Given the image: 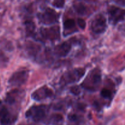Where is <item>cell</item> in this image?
Masks as SVG:
<instances>
[{
	"label": "cell",
	"instance_id": "cell-1",
	"mask_svg": "<svg viewBox=\"0 0 125 125\" xmlns=\"http://www.w3.org/2000/svg\"><path fill=\"white\" fill-rule=\"evenodd\" d=\"M101 72L98 68H95L88 74L81 87L90 92H95L98 89L101 83Z\"/></svg>",
	"mask_w": 125,
	"mask_h": 125
},
{
	"label": "cell",
	"instance_id": "cell-2",
	"mask_svg": "<svg viewBox=\"0 0 125 125\" xmlns=\"http://www.w3.org/2000/svg\"><path fill=\"white\" fill-rule=\"evenodd\" d=\"M85 70L83 68H77L65 72L62 76L60 80V84L63 86L76 83L84 76Z\"/></svg>",
	"mask_w": 125,
	"mask_h": 125
},
{
	"label": "cell",
	"instance_id": "cell-3",
	"mask_svg": "<svg viewBox=\"0 0 125 125\" xmlns=\"http://www.w3.org/2000/svg\"><path fill=\"white\" fill-rule=\"evenodd\" d=\"M48 106L46 105H38L31 107L26 112V117L31 118L34 122H39L43 120L46 117Z\"/></svg>",
	"mask_w": 125,
	"mask_h": 125
},
{
	"label": "cell",
	"instance_id": "cell-4",
	"mask_svg": "<svg viewBox=\"0 0 125 125\" xmlns=\"http://www.w3.org/2000/svg\"><path fill=\"white\" fill-rule=\"evenodd\" d=\"M37 18L40 23L46 25L54 24L59 19V14L52 9L48 7L43 12L37 14Z\"/></svg>",
	"mask_w": 125,
	"mask_h": 125
},
{
	"label": "cell",
	"instance_id": "cell-5",
	"mask_svg": "<svg viewBox=\"0 0 125 125\" xmlns=\"http://www.w3.org/2000/svg\"><path fill=\"white\" fill-rule=\"evenodd\" d=\"M29 71L26 69H21L12 74L8 81L10 87H20L27 82L29 77Z\"/></svg>",
	"mask_w": 125,
	"mask_h": 125
},
{
	"label": "cell",
	"instance_id": "cell-6",
	"mask_svg": "<svg viewBox=\"0 0 125 125\" xmlns=\"http://www.w3.org/2000/svg\"><path fill=\"white\" fill-rule=\"evenodd\" d=\"M107 28L106 18L103 14L99 13L96 15L90 24V29L93 33L95 34H100L104 32Z\"/></svg>",
	"mask_w": 125,
	"mask_h": 125
},
{
	"label": "cell",
	"instance_id": "cell-7",
	"mask_svg": "<svg viewBox=\"0 0 125 125\" xmlns=\"http://www.w3.org/2000/svg\"><path fill=\"white\" fill-rule=\"evenodd\" d=\"M40 34L42 37L50 41H56L61 37L60 28L58 26H54L50 28H41Z\"/></svg>",
	"mask_w": 125,
	"mask_h": 125
},
{
	"label": "cell",
	"instance_id": "cell-8",
	"mask_svg": "<svg viewBox=\"0 0 125 125\" xmlns=\"http://www.w3.org/2000/svg\"><path fill=\"white\" fill-rule=\"evenodd\" d=\"M108 14L109 22L113 24H117L119 22L124 21V9L114 6H110L108 8Z\"/></svg>",
	"mask_w": 125,
	"mask_h": 125
},
{
	"label": "cell",
	"instance_id": "cell-9",
	"mask_svg": "<svg viewBox=\"0 0 125 125\" xmlns=\"http://www.w3.org/2000/svg\"><path fill=\"white\" fill-rule=\"evenodd\" d=\"M52 95H53L52 90L48 87L43 86L35 90L32 94L31 98L35 101H41L51 98Z\"/></svg>",
	"mask_w": 125,
	"mask_h": 125
},
{
	"label": "cell",
	"instance_id": "cell-10",
	"mask_svg": "<svg viewBox=\"0 0 125 125\" xmlns=\"http://www.w3.org/2000/svg\"><path fill=\"white\" fill-rule=\"evenodd\" d=\"M24 91L20 89H13L7 94L5 101L8 104L15 105L20 103L24 97Z\"/></svg>",
	"mask_w": 125,
	"mask_h": 125
},
{
	"label": "cell",
	"instance_id": "cell-11",
	"mask_svg": "<svg viewBox=\"0 0 125 125\" xmlns=\"http://www.w3.org/2000/svg\"><path fill=\"white\" fill-rule=\"evenodd\" d=\"M15 116L10 112L9 110L4 106L1 104L0 101V124L1 125H9L14 120Z\"/></svg>",
	"mask_w": 125,
	"mask_h": 125
},
{
	"label": "cell",
	"instance_id": "cell-12",
	"mask_svg": "<svg viewBox=\"0 0 125 125\" xmlns=\"http://www.w3.org/2000/svg\"><path fill=\"white\" fill-rule=\"evenodd\" d=\"M41 46L40 45L31 41H28L24 45V50L28 57L31 58H36L37 55L41 51Z\"/></svg>",
	"mask_w": 125,
	"mask_h": 125
},
{
	"label": "cell",
	"instance_id": "cell-13",
	"mask_svg": "<svg viewBox=\"0 0 125 125\" xmlns=\"http://www.w3.org/2000/svg\"><path fill=\"white\" fill-rule=\"evenodd\" d=\"M72 50V44L69 42H65L54 48L55 54L58 57H65Z\"/></svg>",
	"mask_w": 125,
	"mask_h": 125
},
{
	"label": "cell",
	"instance_id": "cell-14",
	"mask_svg": "<svg viewBox=\"0 0 125 125\" xmlns=\"http://www.w3.org/2000/svg\"><path fill=\"white\" fill-rule=\"evenodd\" d=\"M76 27V21L73 19H67L63 23V35L65 37L69 35L70 31L74 29Z\"/></svg>",
	"mask_w": 125,
	"mask_h": 125
},
{
	"label": "cell",
	"instance_id": "cell-15",
	"mask_svg": "<svg viewBox=\"0 0 125 125\" xmlns=\"http://www.w3.org/2000/svg\"><path fill=\"white\" fill-rule=\"evenodd\" d=\"M24 26H25L26 32L28 36H32L35 33V24L32 21H26L24 22Z\"/></svg>",
	"mask_w": 125,
	"mask_h": 125
},
{
	"label": "cell",
	"instance_id": "cell-16",
	"mask_svg": "<svg viewBox=\"0 0 125 125\" xmlns=\"http://www.w3.org/2000/svg\"><path fill=\"white\" fill-rule=\"evenodd\" d=\"M74 9L77 13L81 15H84L87 12L86 6L82 3L76 4L74 6Z\"/></svg>",
	"mask_w": 125,
	"mask_h": 125
},
{
	"label": "cell",
	"instance_id": "cell-17",
	"mask_svg": "<svg viewBox=\"0 0 125 125\" xmlns=\"http://www.w3.org/2000/svg\"><path fill=\"white\" fill-rule=\"evenodd\" d=\"M101 95L102 97L106 99L111 100L112 98V92L111 90L106 88H104L101 91Z\"/></svg>",
	"mask_w": 125,
	"mask_h": 125
},
{
	"label": "cell",
	"instance_id": "cell-18",
	"mask_svg": "<svg viewBox=\"0 0 125 125\" xmlns=\"http://www.w3.org/2000/svg\"><path fill=\"white\" fill-rule=\"evenodd\" d=\"M63 120V117L61 114H53L51 117V121L53 123H58Z\"/></svg>",
	"mask_w": 125,
	"mask_h": 125
},
{
	"label": "cell",
	"instance_id": "cell-19",
	"mask_svg": "<svg viewBox=\"0 0 125 125\" xmlns=\"http://www.w3.org/2000/svg\"><path fill=\"white\" fill-rule=\"evenodd\" d=\"M9 62L8 57L3 53H0V67H5Z\"/></svg>",
	"mask_w": 125,
	"mask_h": 125
},
{
	"label": "cell",
	"instance_id": "cell-20",
	"mask_svg": "<svg viewBox=\"0 0 125 125\" xmlns=\"http://www.w3.org/2000/svg\"><path fill=\"white\" fill-rule=\"evenodd\" d=\"M70 92L72 94H73V95H75V96H78L81 92V88L79 87L78 85H74V86L72 87L70 89Z\"/></svg>",
	"mask_w": 125,
	"mask_h": 125
},
{
	"label": "cell",
	"instance_id": "cell-21",
	"mask_svg": "<svg viewBox=\"0 0 125 125\" xmlns=\"http://www.w3.org/2000/svg\"><path fill=\"white\" fill-rule=\"evenodd\" d=\"M65 4V0H54L53 5L54 7H57V8L61 9L62 7H63Z\"/></svg>",
	"mask_w": 125,
	"mask_h": 125
},
{
	"label": "cell",
	"instance_id": "cell-22",
	"mask_svg": "<svg viewBox=\"0 0 125 125\" xmlns=\"http://www.w3.org/2000/svg\"><path fill=\"white\" fill-rule=\"evenodd\" d=\"M78 24L81 29H84L85 28V26H86V22L83 18H78Z\"/></svg>",
	"mask_w": 125,
	"mask_h": 125
},
{
	"label": "cell",
	"instance_id": "cell-23",
	"mask_svg": "<svg viewBox=\"0 0 125 125\" xmlns=\"http://www.w3.org/2000/svg\"><path fill=\"white\" fill-rule=\"evenodd\" d=\"M68 119L71 121H76L78 120V116L75 114H70L68 115Z\"/></svg>",
	"mask_w": 125,
	"mask_h": 125
},
{
	"label": "cell",
	"instance_id": "cell-24",
	"mask_svg": "<svg viewBox=\"0 0 125 125\" xmlns=\"http://www.w3.org/2000/svg\"><path fill=\"white\" fill-rule=\"evenodd\" d=\"M117 3H118V4L122 5V6H125V0H114Z\"/></svg>",
	"mask_w": 125,
	"mask_h": 125
}]
</instances>
